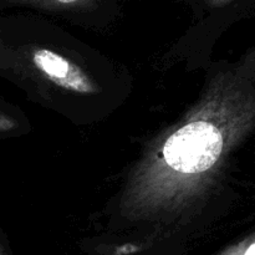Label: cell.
<instances>
[{
    "label": "cell",
    "instance_id": "4",
    "mask_svg": "<svg viewBox=\"0 0 255 255\" xmlns=\"http://www.w3.org/2000/svg\"><path fill=\"white\" fill-rule=\"evenodd\" d=\"M217 255H255V234L224 249Z\"/></svg>",
    "mask_w": 255,
    "mask_h": 255
},
{
    "label": "cell",
    "instance_id": "6",
    "mask_svg": "<svg viewBox=\"0 0 255 255\" xmlns=\"http://www.w3.org/2000/svg\"><path fill=\"white\" fill-rule=\"evenodd\" d=\"M231 1L232 0H207V5L209 7H222Z\"/></svg>",
    "mask_w": 255,
    "mask_h": 255
},
{
    "label": "cell",
    "instance_id": "7",
    "mask_svg": "<svg viewBox=\"0 0 255 255\" xmlns=\"http://www.w3.org/2000/svg\"><path fill=\"white\" fill-rule=\"evenodd\" d=\"M0 255H5L4 254V251H2V249H1V247H0Z\"/></svg>",
    "mask_w": 255,
    "mask_h": 255
},
{
    "label": "cell",
    "instance_id": "3",
    "mask_svg": "<svg viewBox=\"0 0 255 255\" xmlns=\"http://www.w3.org/2000/svg\"><path fill=\"white\" fill-rule=\"evenodd\" d=\"M10 5H21L50 11H66V10H89L97 6L99 0H2Z\"/></svg>",
    "mask_w": 255,
    "mask_h": 255
},
{
    "label": "cell",
    "instance_id": "1",
    "mask_svg": "<svg viewBox=\"0 0 255 255\" xmlns=\"http://www.w3.org/2000/svg\"><path fill=\"white\" fill-rule=\"evenodd\" d=\"M248 65L219 70L198 101L146 147L127 177L119 216L158 233L188 223L216 189L227 161L255 126Z\"/></svg>",
    "mask_w": 255,
    "mask_h": 255
},
{
    "label": "cell",
    "instance_id": "5",
    "mask_svg": "<svg viewBox=\"0 0 255 255\" xmlns=\"http://www.w3.org/2000/svg\"><path fill=\"white\" fill-rule=\"evenodd\" d=\"M15 127H16V122L12 120V117H10L9 115L0 110V133L12 131Z\"/></svg>",
    "mask_w": 255,
    "mask_h": 255
},
{
    "label": "cell",
    "instance_id": "2",
    "mask_svg": "<svg viewBox=\"0 0 255 255\" xmlns=\"http://www.w3.org/2000/svg\"><path fill=\"white\" fill-rule=\"evenodd\" d=\"M30 62L35 71L55 86L77 95H95L99 85L91 75L69 57L45 47L30 50Z\"/></svg>",
    "mask_w": 255,
    "mask_h": 255
}]
</instances>
